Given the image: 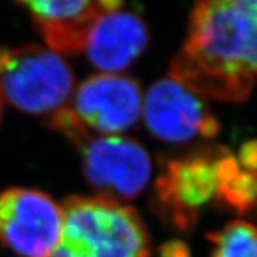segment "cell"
Returning <instances> with one entry per match:
<instances>
[{"label":"cell","mask_w":257,"mask_h":257,"mask_svg":"<svg viewBox=\"0 0 257 257\" xmlns=\"http://www.w3.org/2000/svg\"><path fill=\"white\" fill-rule=\"evenodd\" d=\"M170 77L202 97L246 100L257 80V0L194 5Z\"/></svg>","instance_id":"1"},{"label":"cell","mask_w":257,"mask_h":257,"mask_svg":"<svg viewBox=\"0 0 257 257\" xmlns=\"http://www.w3.org/2000/svg\"><path fill=\"white\" fill-rule=\"evenodd\" d=\"M62 211L50 257H150L149 233L135 209L99 196H72Z\"/></svg>","instance_id":"2"},{"label":"cell","mask_w":257,"mask_h":257,"mask_svg":"<svg viewBox=\"0 0 257 257\" xmlns=\"http://www.w3.org/2000/svg\"><path fill=\"white\" fill-rule=\"evenodd\" d=\"M73 89L70 66L47 46L0 47V94L18 110L53 116L67 106Z\"/></svg>","instance_id":"3"},{"label":"cell","mask_w":257,"mask_h":257,"mask_svg":"<svg viewBox=\"0 0 257 257\" xmlns=\"http://www.w3.org/2000/svg\"><path fill=\"white\" fill-rule=\"evenodd\" d=\"M224 147H204L167 162L155 184L159 213L180 230H190L200 211L219 193V167Z\"/></svg>","instance_id":"4"},{"label":"cell","mask_w":257,"mask_h":257,"mask_svg":"<svg viewBox=\"0 0 257 257\" xmlns=\"http://www.w3.org/2000/svg\"><path fill=\"white\" fill-rule=\"evenodd\" d=\"M66 110L84 133L119 136L135 127L143 109L139 83L121 73H97L74 90Z\"/></svg>","instance_id":"5"},{"label":"cell","mask_w":257,"mask_h":257,"mask_svg":"<svg viewBox=\"0 0 257 257\" xmlns=\"http://www.w3.org/2000/svg\"><path fill=\"white\" fill-rule=\"evenodd\" d=\"M62 223V206L46 193L25 187L0 192V241L22 257H50Z\"/></svg>","instance_id":"6"},{"label":"cell","mask_w":257,"mask_h":257,"mask_svg":"<svg viewBox=\"0 0 257 257\" xmlns=\"http://www.w3.org/2000/svg\"><path fill=\"white\" fill-rule=\"evenodd\" d=\"M83 173L99 197L114 202L138 197L152 176V160L138 140L93 136L82 146Z\"/></svg>","instance_id":"7"},{"label":"cell","mask_w":257,"mask_h":257,"mask_svg":"<svg viewBox=\"0 0 257 257\" xmlns=\"http://www.w3.org/2000/svg\"><path fill=\"white\" fill-rule=\"evenodd\" d=\"M142 114L149 132L167 143L213 139L220 132L219 121L202 96L173 77L160 79L149 87Z\"/></svg>","instance_id":"8"},{"label":"cell","mask_w":257,"mask_h":257,"mask_svg":"<svg viewBox=\"0 0 257 257\" xmlns=\"http://www.w3.org/2000/svg\"><path fill=\"white\" fill-rule=\"evenodd\" d=\"M119 3L114 0H63L19 2L18 5L29 10L47 47L63 56L83 52L97 19Z\"/></svg>","instance_id":"9"},{"label":"cell","mask_w":257,"mask_h":257,"mask_svg":"<svg viewBox=\"0 0 257 257\" xmlns=\"http://www.w3.org/2000/svg\"><path fill=\"white\" fill-rule=\"evenodd\" d=\"M121 6L120 2L97 19L84 46L89 62L101 73L126 70L149 45V30L143 19Z\"/></svg>","instance_id":"10"},{"label":"cell","mask_w":257,"mask_h":257,"mask_svg":"<svg viewBox=\"0 0 257 257\" xmlns=\"http://www.w3.org/2000/svg\"><path fill=\"white\" fill-rule=\"evenodd\" d=\"M217 202L240 214L257 206V173L243 169L227 149L220 159Z\"/></svg>","instance_id":"11"},{"label":"cell","mask_w":257,"mask_h":257,"mask_svg":"<svg viewBox=\"0 0 257 257\" xmlns=\"http://www.w3.org/2000/svg\"><path fill=\"white\" fill-rule=\"evenodd\" d=\"M211 257H257V226L233 220L207 236Z\"/></svg>","instance_id":"12"},{"label":"cell","mask_w":257,"mask_h":257,"mask_svg":"<svg viewBox=\"0 0 257 257\" xmlns=\"http://www.w3.org/2000/svg\"><path fill=\"white\" fill-rule=\"evenodd\" d=\"M236 160L243 169L257 173V140H248L240 147Z\"/></svg>","instance_id":"13"},{"label":"cell","mask_w":257,"mask_h":257,"mask_svg":"<svg viewBox=\"0 0 257 257\" xmlns=\"http://www.w3.org/2000/svg\"><path fill=\"white\" fill-rule=\"evenodd\" d=\"M162 257H189L187 247L182 243H170L167 246H163Z\"/></svg>","instance_id":"14"},{"label":"cell","mask_w":257,"mask_h":257,"mask_svg":"<svg viewBox=\"0 0 257 257\" xmlns=\"http://www.w3.org/2000/svg\"><path fill=\"white\" fill-rule=\"evenodd\" d=\"M3 97H2V94H0V120H2V114H3Z\"/></svg>","instance_id":"15"}]
</instances>
